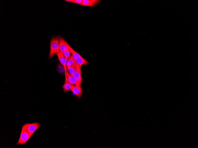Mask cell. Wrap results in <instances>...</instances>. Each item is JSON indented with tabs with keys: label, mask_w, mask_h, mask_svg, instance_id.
<instances>
[{
	"label": "cell",
	"mask_w": 198,
	"mask_h": 148,
	"mask_svg": "<svg viewBox=\"0 0 198 148\" xmlns=\"http://www.w3.org/2000/svg\"><path fill=\"white\" fill-rule=\"evenodd\" d=\"M60 51L59 43V38H53L50 41V50L49 58L51 59L54 55Z\"/></svg>",
	"instance_id": "cell-1"
},
{
	"label": "cell",
	"mask_w": 198,
	"mask_h": 148,
	"mask_svg": "<svg viewBox=\"0 0 198 148\" xmlns=\"http://www.w3.org/2000/svg\"><path fill=\"white\" fill-rule=\"evenodd\" d=\"M40 127V124L37 122L33 123H26L23 125L22 129L32 135Z\"/></svg>",
	"instance_id": "cell-2"
},
{
	"label": "cell",
	"mask_w": 198,
	"mask_h": 148,
	"mask_svg": "<svg viewBox=\"0 0 198 148\" xmlns=\"http://www.w3.org/2000/svg\"><path fill=\"white\" fill-rule=\"evenodd\" d=\"M32 135L22 129L21 131L20 137L16 145H23L26 144Z\"/></svg>",
	"instance_id": "cell-3"
},
{
	"label": "cell",
	"mask_w": 198,
	"mask_h": 148,
	"mask_svg": "<svg viewBox=\"0 0 198 148\" xmlns=\"http://www.w3.org/2000/svg\"><path fill=\"white\" fill-rule=\"evenodd\" d=\"M61 64L63 66L65 70V79H67V61L65 58L64 56L63 52L60 51L56 54Z\"/></svg>",
	"instance_id": "cell-4"
},
{
	"label": "cell",
	"mask_w": 198,
	"mask_h": 148,
	"mask_svg": "<svg viewBox=\"0 0 198 148\" xmlns=\"http://www.w3.org/2000/svg\"><path fill=\"white\" fill-rule=\"evenodd\" d=\"M59 43L60 51L63 52L69 49L70 46L64 39L61 37L59 38Z\"/></svg>",
	"instance_id": "cell-5"
},
{
	"label": "cell",
	"mask_w": 198,
	"mask_h": 148,
	"mask_svg": "<svg viewBox=\"0 0 198 148\" xmlns=\"http://www.w3.org/2000/svg\"><path fill=\"white\" fill-rule=\"evenodd\" d=\"M99 0H83L81 6L90 7H95L101 2Z\"/></svg>",
	"instance_id": "cell-6"
},
{
	"label": "cell",
	"mask_w": 198,
	"mask_h": 148,
	"mask_svg": "<svg viewBox=\"0 0 198 148\" xmlns=\"http://www.w3.org/2000/svg\"><path fill=\"white\" fill-rule=\"evenodd\" d=\"M71 91L78 99L80 98L82 95L83 91L80 86H72Z\"/></svg>",
	"instance_id": "cell-7"
},
{
	"label": "cell",
	"mask_w": 198,
	"mask_h": 148,
	"mask_svg": "<svg viewBox=\"0 0 198 148\" xmlns=\"http://www.w3.org/2000/svg\"><path fill=\"white\" fill-rule=\"evenodd\" d=\"M80 66H78V68L74 73L73 76L77 80L79 86H81L82 82V79L81 76V70Z\"/></svg>",
	"instance_id": "cell-8"
},
{
	"label": "cell",
	"mask_w": 198,
	"mask_h": 148,
	"mask_svg": "<svg viewBox=\"0 0 198 148\" xmlns=\"http://www.w3.org/2000/svg\"><path fill=\"white\" fill-rule=\"evenodd\" d=\"M67 77L69 83L72 86H79L76 79L73 76L70 75L68 72Z\"/></svg>",
	"instance_id": "cell-9"
},
{
	"label": "cell",
	"mask_w": 198,
	"mask_h": 148,
	"mask_svg": "<svg viewBox=\"0 0 198 148\" xmlns=\"http://www.w3.org/2000/svg\"><path fill=\"white\" fill-rule=\"evenodd\" d=\"M75 61L76 63L81 67L83 65H86L89 63L87 61L82 57L77 58L75 60Z\"/></svg>",
	"instance_id": "cell-10"
},
{
	"label": "cell",
	"mask_w": 198,
	"mask_h": 148,
	"mask_svg": "<svg viewBox=\"0 0 198 148\" xmlns=\"http://www.w3.org/2000/svg\"><path fill=\"white\" fill-rule=\"evenodd\" d=\"M72 85L70 84L68 79H65V82L64 85L62 86L64 91V93L66 92L71 91V87Z\"/></svg>",
	"instance_id": "cell-11"
},
{
	"label": "cell",
	"mask_w": 198,
	"mask_h": 148,
	"mask_svg": "<svg viewBox=\"0 0 198 148\" xmlns=\"http://www.w3.org/2000/svg\"><path fill=\"white\" fill-rule=\"evenodd\" d=\"M79 66V65L77 64L76 62L71 67L67 69L68 70L69 73L72 76H73V74L78 68Z\"/></svg>",
	"instance_id": "cell-12"
},
{
	"label": "cell",
	"mask_w": 198,
	"mask_h": 148,
	"mask_svg": "<svg viewBox=\"0 0 198 148\" xmlns=\"http://www.w3.org/2000/svg\"><path fill=\"white\" fill-rule=\"evenodd\" d=\"M75 60L73 57L72 56L68 60V61L67 62V70L69 68L71 67L72 65L75 63Z\"/></svg>",
	"instance_id": "cell-13"
},
{
	"label": "cell",
	"mask_w": 198,
	"mask_h": 148,
	"mask_svg": "<svg viewBox=\"0 0 198 148\" xmlns=\"http://www.w3.org/2000/svg\"><path fill=\"white\" fill-rule=\"evenodd\" d=\"M69 50L71 54H72V56L73 57L75 60L77 59V58L81 57V55L78 54L70 46L69 47Z\"/></svg>",
	"instance_id": "cell-14"
},
{
	"label": "cell",
	"mask_w": 198,
	"mask_h": 148,
	"mask_svg": "<svg viewBox=\"0 0 198 148\" xmlns=\"http://www.w3.org/2000/svg\"><path fill=\"white\" fill-rule=\"evenodd\" d=\"M57 71L61 74L65 73V70L64 67L63 65L60 64L58 65L57 67Z\"/></svg>",
	"instance_id": "cell-15"
},
{
	"label": "cell",
	"mask_w": 198,
	"mask_h": 148,
	"mask_svg": "<svg viewBox=\"0 0 198 148\" xmlns=\"http://www.w3.org/2000/svg\"><path fill=\"white\" fill-rule=\"evenodd\" d=\"M63 54L64 57L65 58L67 62V60H68L72 56L71 55V53L70 52V50H68L65 51L64 52Z\"/></svg>",
	"instance_id": "cell-16"
},
{
	"label": "cell",
	"mask_w": 198,
	"mask_h": 148,
	"mask_svg": "<svg viewBox=\"0 0 198 148\" xmlns=\"http://www.w3.org/2000/svg\"><path fill=\"white\" fill-rule=\"evenodd\" d=\"M83 0H72L70 2L71 3L78 4H81Z\"/></svg>",
	"instance_id": "cell-17"
},
{
	"label": "cell",
	"mask_w": 198,
	"mask_h": 148,
	"mask_svg": "<svg viewBox=\"0 0 198 148\" xmlns=\"http://www.w3.org/2000/svg\"><path fill=\"white\" fill-rule=\"evenodd\" d=\"M71 1H72V0H66V1H66V2H70Z\"/></svg>",
	"instance_id": "cell-18"
}]
</instances>
